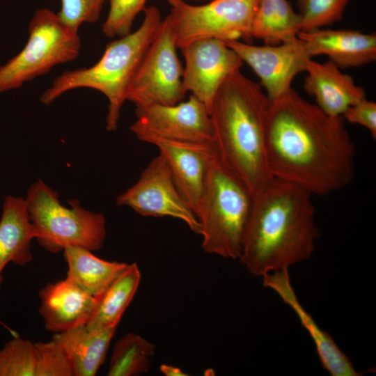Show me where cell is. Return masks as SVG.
Returning a JSON list of instances; mask_svg holds the SVG:
<instances>
[{
  "instance_id": "f1b7e54d",
  "label": "cell",
  "mask_w": 376,
  "mask_h": 376,
  "mask_svg": "<svg viewBox=\"0 0 376 376\" xmlns=\"http://www.w3.org/2000/svg\"><path fill=\"white\" fill-rule=\"evenodd\" d=\"M58 13L61 20L71 29L78 31L84 23H94L100 16L106 0H61Z\"/></svg>"
},
{
  "instance_id": "5b68a950",
  "label": "cell",
  "mask_w": 376,
  "mask_h": 376,
  "mask_svg": "<svg viewBox=\"0 0 376 376\" xmlns=\"http://www.w3.org/2000/svg\"><path fill=\"white\" fill-rule=\"evenodd\" d=\"M253 198L243 182L222 163L216 150L196 212L205 252L240 258Z\"/></svg>"
},
{
  "instance_id": "4fadbf2b",
  "label": "cell",
  "mask_w": 376,
  "mask_h": 376,
  "mask_svg": "<svg viewBox=\"0 0 376 376\" xmlns=\"http://www.w3.org/2000/svg\"><path fill=\"white\" fill-rule=\"evenodd\" d=\"M185 59L182 84L185 91L210 110L224 81L240 70L244 63L225 42L217 39L195 41L180 48Z\"/></svg>"
},
{
  "instance_id": "484cf974",
  "label": "cell",
  "mask_w": 376,
  "mask_h": 376,
  "mask_svg": "<svg viewBox=\"0 0 376 376\" xmlns=\"http://www.w3.org/2000/svg\"><path fill=\"white\" fill-rule=\"evenodd\" d=\"M35 345L28 339L15 338L0 350V376H35Z\"/></svg>"
},
{
  "instance_id": "603a6c76",
  "label": "cell",
  "mask_w": 376,
  "mask_h": 376,
  "mask_svg": "<svg viewBox=\"0 0 376 376\" xmlns=\"http://www.w3.org/2000/svg\"><path fill=\"white\" fill-rule=\"evenodd\" d=\"M300 17L288 0H258L251 37L265 44H279L297 38Z\"/></svg>"
},
{
  "instance_id": "8992f818",
  "label": "cell",
  "mask_w": 376,
  "mask_h": 376,
  "mask_svg": "<svg viewBox=\"0 0 376 376\" xmlns=\"http://www.w3.org/2000/svg\"><path fill=\"white\" fill-rule=\"evenodd\" d=\"M35 240L50 253L68 246H79L92 251L100 250L106 238V220L100 213L85 209L79 201L61 203L58 194L38 179L29 188L25 198Z\"/></svg>"
},
{
  "instance_id": "83f0119b",
  "label": "cell",
  "mask_w": 376,
  "mask_h": 376,
  "mask_svg": "<svg viewBox=\"0 0 376 376\" xmlns=\"http://www.w3.org/2000/svg\"><path fill=\"white\" fill-rule=\"evenodd\" d=\"M34 345L35 376H74L67 356L54 340L39 342Z\"/></svg>"
},
{
  "instance_id": "1f68e13d",
  "label": "cell",
  "mask_w": 376,
  "mask_h": 376,
  "mask_svg": "<svg viewBox=\"0 0 376 376\" xmlns=\"http://www.w3.org/2000/svg\"><path fill=\"white\" fill-rule=\"evenodd\" d=\"M166 1L171 6V7H173L182 0H166Z\"/></svg>"
},
{
  "instance_id": "ffe728a7",
  "label": "cell",
  "mask_w": 376,
  "mask_h": 376,
  "mask_svg": "<svg viewBox=\"0 0 376 376\" xmlns=\"http://www.w3.org/2000/svg\"><path fill=\"white\" fill-rule=\"evenodd\" d=\"M116 329L90 330L84 324L56 333L52 340L67 356L74 376H94L105 360Z\"/></svg>"
},
{
  "instance_id": "2e32d148",
  "label": "cell",
  "mask_w": 376,
  "mask_h": 376,
  "mask_svg": "<svg viewBox=\"0 0 376 376\" xmlns=\"http://www.w3.org/2000/svg\"><path fill=\"white\" fill-rule=\"evenodd\" d=\"M311 57L324 55L340 69L357 68L376 60V34L352 29H318L300 31Z\"/></svg>"
},
{
  "instance_id": "4dcf8cb0",
  "label": "cell",
  "mask_w": 376,
  "mask_h": 376,
  "mask_svg": "<svg viewBox=\"0 0 376 376\" xmlns=\"http://www.w3.org/2000/svg\"><path fill=\"white\" fill-rule=\"evenodd\" d=\"M160 371L166 376H187L180 368L172 365L162 364L159 367Z\"/></svg>"
},
{
  "instance_id": "277c9868",
  "label": "cell",
  "mask_w": 376,
  "mask_h": 376,
  "mask_svg": "<svg viewBox=\"0 0 376 376\" xmlns=\"http://www.w3.org/2000/svg\"><path fill=\"white\" fill-rule=\"evenodd\" d=\"M143 12L140 26L108 43L97 63L57 76L42 94V103L49 105L65 93L77 88L96 90L104 95L109 102L106 129L116 131L130 86L162 21L156 6L146 8Z\"/></svg>"
},
{
  "instance_id": "3957f363",
  "label": "cell",
  "mask_w": 376,
  "mask_h": 376,
  "mask_svg": "<svg viewBox=\"0 0 376 376\" xmlns=\"http://www.w3.org/2000/svg\"><path fill=\"white\" fill-rule=\"evenodd\" d=\"M268 101L260 85L238 70L221 84L209 110L220 160L253 196L274 179L265 146Z\"/></svg>"
},
{
  "instance_id": "7a4b0ae2",
  "label": "cell",
  "mask_w": 376,
  "mask_h": 376,
  "mask_svg": "<svg viewBox=\"0 0 376 376\" xmlns=\"http://www.w3.org/2000/svg\"><path fill=\"white\" fill-rule=\"evenodd\" d=\"M312 196L274 178L253 196L239 258L251 274L262 277L311 256L319 237Z\"/></svg>"
},
{
  "instance_id": "4316f807",
  "label": "cell",
  "mask_w": 376,
  "mask_h": 376,
  "mask_svg": "<svg viewBox=\"0 0 376 376\" xmlns=\"http://www.w3.org/2000/svg\"><path fill=\"white\" fill-rule=\"evenodd\" d=\"M147 0H109V10L102 30L108 38H120L132 31L136 16L146 8Z\"/></svg>"
},
{
  "instance_id": "6da1fadb",
  "label": "cell",
  "mask_w": 376,
  "mask_h": 376,
  "mask_svg": "<svg viewBox=\"0 0 376 376\" xmlns=\"http://www.w3.org/2000/svg\"><path fill=\"white\" fill-rule=\"evenodd\" d=\"M265 146L273 178L312 195L338 191L354 177L356 148L343 117L326 113L292 88L269 99Z\"/></svg>"
},
{
  "instance_id": "7c38bea8",
  "label": "cell",
  "mask_w": 376,
  "mask_h": 376,
  "mask_svg": "<svg viewBox=\"0 0 376 376\" xmlns=\"http://www.w3.org/2000/svg\"><path fill=\"white\" fill-rule=\"evenodd\" d=\"M246 63L260 79L269 100L290 88L295 77L304 72L312 59L304 42L297 38L279 44L254 45L248 42H225Z\"/></svg>"
},
{
  "instance_id": "7402d4cb",
  "label": "cell",
  "mask_w": 376,
  "mask_h": 376,
  "mask_svg": "<svg viewBox=\"0 0 376 376\" xmlns=\"http://www.w3.org/2000/svg\"><path fill=\"white\" fill-rule=\"evenodd\" d=\"M141 272L136 263L127 267L97 297L86 324L90 330L117 327L132 301L140 283Z\"/></svg>"
},
{
  "instance_id": "44dd1931",
  "label": "cell",
  "mask_w": 376,
  "mask_h": 376,
  "mask_svg": "<svg viewBox=\"0 0 376 376\" xmlns=\"http://www.w3.org/2000/svg\"><path fill=\"white\" fill-rule=\"evenodd\" d=\"M68 279L94 297L100 296L129 264L98 258L92 251L79 246L63 249Z\"/></svg>"
},
{
  "instance_id": "d6986e66",
  "label": "cell",
  "mask_w": 376,
  "mask_h": 376,
  "mask_svg": "<svg viewBox=\"0 0 376 376\" xmlns=\"http://www.w3.org/2000/svg\"><path fill=\"white\" fill-rule=\"evenodd\" d=\"M33 240L35 232L26 199L6 196L0 219V287L3 279V272L8 263L24 266L31 262Z\"/></svg>"
},
{
  "instance_id": "9c48e42d",
  "label": "cell",
  "mask_w": 376,
  "mask_h": 376,
  "mask_svg": "<svg viewBox=\"0 0 376 376\" xmlns=\"http://www.w3.org/2000/svg\"><path fill=\"white\" fill-rule=\"evenodd\" d=\"M175 36L166 17L162 19L130 86L127 100L136 109L183 101V66Z\"/></svg>"
},
{
  "instance_id": "30bf717a",
  "label": "cell",
  "mask_w": 376,
  "mask_h": 376,
  "mask_svg": "<svg viewBox=\"0 0 376 376\" xmlns=\"http://www.w3.org/2000/svg\"><path fill=\"white\" fill-rule=\"evenodd\" d=\"M118 206H127L143 217H170L184 221L196 234L201 224L180 193L162 154L153 157L137 182L117 198Z\"/></svg>"
},
{
  "instance_id": "e0dca14e",
  "label": "cell",
  "mask_w": 376,
  "mask_h": 376,
  "mask_svg": "<svg viewBox=\"0 0 376 376\" xmlns=\"http://www.w3.org/2000/svg\"><path fill=\"white\" fill-rule=\"evenodd\" d=\"M39 313L45 329L60 333L86 324L94 310L93 297L68 278L46 284L40 291Z\"/></svg>"
},
{
  "instance_id": "f546056e",
  "label": "cell",
  "mask_w": 376,
  "mask_h": 376,
  "mask_svg": "<svg viewBox=\"0 0 376 376\" xmlns=\"http://www.w3.org/2000/svg\"><path fill=\"white\" fill-rule=\"evenodd\" d=\"M344 120L364 127L376 138V103L366 97L348 107L342 116Z\"/></svg>"
},
{
  "instance_id": "d4e9b609",
  "label": "cell",
  "mask_w": 376,
  "mask_h": 376,
  "mask_svg": "<svg viewBox=\"0 0 376 376\" xmlns=\"http://www.w3.org/2000/svg\"><path fill=\"white\" fill-rule=\"evenodd\" d=\"M351 0H297L300 31L322 29L340 21Z\"/></svg>"
},
{
  "instance_id": "ba28073f",
  "label": "cell",
  "mask_w": 376,
  "mask_h": 376,
  "mask_svg": "<svg viewBox=\"0 0 376 376\" xmlns=\"http://www.w3.org/2000/svg\"><path fill=\"white\" fill-rule=\"evenodd\" d=\"M258 4V0H210L191 5L182 0L166 18L179 49L203 39L247 42Z\"/></svg>"
},
{
  "instance_id": "9a60e30c",
  "label": "cell",
  "mask_w": 376,
  "mask_h": 376,
  "mask_svg": "<svg viewBox=\"0 0 376 376\" xmlns=\"http://www.w3.org/2000/svg\"><path fill=\"white\" fill-rule=\"evenodd\" d=\"M262 279L263 285L274 291L297 315L313 341L322 366L330 375H361L329 334L319 327L311 314L301 304L292 285L288 269L265 274Z\"/></svg>"
},
{
  "instance_id": "52a82bcc",
  "label": "cell",
  "mask_w": 376,
  "mask_h": 376,
  "mask_svg": "<svg viewBox=\"0 0 376 376\" xmlns=\"http://www.w3.org/2000/svg\"><path fill=\"white\" fill-rule=\"evenodd\" d=\"M28 31L29 38L23 49L0 65V93L20 88L53 67L76 59L80 53L78 31L68 27L58 13L49 8L36 11Z\"/></svg>"
},
{
  "instance_id": "8fae6325",
  "label": "cell",
  "mask_w": 376,
  "mask_h": 376,
  "mask_svg": "<svg viewBox=\"0 0 376 376\" xmlns=\"http://www.w3.org/2000/svg\"><path fill=\"white\" fill-rule=\"evenodd\" d=\"M130 129L143 141L150 137L187 142H213V130L205 105L191 95L172 105L152 104L136 109Z\"/></svg>"
},
{
  "instance_id": "5bb4252c",
  "label": "cell",
  "mask_w": 376,
  "mask_h": 376,
  "mask_svg": "<svg viewBox=\"0 0 376 376\" xmlns=\"http://www.w3.org/2000/svg\"><path fill=\"white\" fill-rule=\"evenodd\" d=\"M143 142L158 148L180 193L196 214L209 164L216 152L214 142L178 141L155 137Z\"/></svg>"
},
{
  "instance_id": "cb8c5ba5",
  "label": "cell",
  "mask_w": 376,
  "mask_h": 376,
  "mask_svg": "<svg viewBox=\"0 0 376 376\" xmlns=\"http://www.w3.org/2000/svg\"><path fill=\"white\" fill-rule=\"evenodd\" d=\"M155 345L134 334L127 333L115 343L107 375L136 376L148 373Z\"/></svg>"
},
{
  "instance_id": "d6a6232c",
  "label": "cell",
  "mask_w": 376,
  "mask_h": 376,
  "mask_svg": "<svg viewBox=\"0 0 376 376\" xmlns=\"http://www.w3.org/2000/svg\"><path fill=\"white\" fill-rule=\"evenodd\" d=\"M189 1H208L210 0H189Z\"/></svg>"
},
{
  "instance_id": "ac0fdd59",
  "label": "cell",
  "mask_w": 376,
  "mask_h": 376,
  "mask_svg": "<svg viewBox=\"0 0 376 376\" xmlns=\"http://www.w3.org/2000/svg\"><path fill=\"white\" fill-rule=\"evenodd\" d=\"M304 72V89L330 116H342L348 107L366 97L363 86L330 61L311 59Z\"/></svg>"
}]
</instances>
